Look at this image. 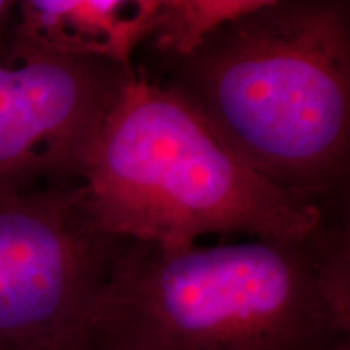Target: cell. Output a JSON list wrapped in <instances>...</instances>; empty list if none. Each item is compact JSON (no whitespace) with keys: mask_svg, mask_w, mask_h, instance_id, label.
I'll list each match as a JSON object with an SVG mask.
<instances>
[{"mask_svg":"<svg viewBox=\"0 0 350 350\" xmlns=\"http://www.w3.org/2000/svg\"><path fill=\"white\" fill-rule=\"evenodd\" d=\"M161 60V85L248 167L319 208L349 201L347 0H261Z\"/></svg>","mask_w":350,"mask_h":350,"instance_id":"obj_1","label":"cell"},{"mask_svg":"<svg viewBox=\"0 0 350 350\" xmlns=\"http://www.w3.org/2000/svg\"><path fill=\"white\" fill-rule=\"evenodd\" d=\"M306 237L172 248L124 240L81 336L93 350H350Z\"/></svg>","mask_w":350,"mask_h":350,"instance_id":"obj_2","label":"cell"},{"mask_svg":"<svg viewBox=\"0 0 350 350\" xmlns=\"http://www.w3.org/2000/svg\"><path fill=\"white\" fill-rule=\"evenodd\" d=\"M109 234L161 247L206 235L297 242L321 209L248 167L143 67L122 88L83 172Z\"/></svg>","mask_w":350,"mask_h":350,"instance_id":"obj_3","label":"cell"},{"mask_svg":"<svg viewBox=\"0 0 350 350\" xmlns=\"http://www.w3.org/2000/svg\"><path fill=\"white\" fill-rule=\"evenodd\" d=\"M124 240L100 226L83 180L0 190V350L80 331Z\"/></svg>","mask_w":350,"mask_h":350,"instance_id":"obj_4","label":"cell"},{"mask_svg":"<svg viewBox=\"0 0 350 350\" xmlns=\"http://www.w3.org/2000/svg\"><path fill=\"white\" fill-rule=\"evenodd\" d=\"M135 65L0 42V190L83 180L91 148Z\"/></svg>","mask_w":350,"mask_h":350,"instance_id":"obj_5","label":"cell"},{"mask_svg":"<svg viewBox=\"0 0 350 350\" xmlns=\"http://www.w3.org/2000/svg\"><path fill=\"white\" fill-rule=\"evenodd\" d=\"M159 0H23L12 33L52 54L130 67L148 41Z\"/></svg>","mask_w":350,"mask_h":350,"instance_id":"obj_6","label":"cell"},{"mask_svg":"<svg viewBox=\"0 0 350 350\" xmlns=\"http://www.w3.org/2000/svg\"><path fill=\"white\" fill-rule=\"evenodd\" d=\"M306 243L323 301L338 331L350 338L349 201L321 208V217Z\"/></svg>","mask_w":350,"mask_h":350,"instance_id":"obj_7","label":"cell"},{"mask_svg":"<svg viewBox=\"0 0 350 350\" xmlns=\"http://www.w3.org/2000/svg\"><path fill=\"white\" fill-rule=\"evenodd\" d=\"M261 0H159L148 47L159 57H182L213 29L260 5Z\"/></svg>","mask_w":350,"mask_h":350,"instance_id":"obj_8","label":"cell"},{"mask_svg":"<svg viewBox=\"0 0 350 350\" xmlns=\"http://www.w3.org/2000/svg\"><path fill=\"white\" fill-rule=\"evenodd\" d=\"M26 350H93L90 347V344L86 342V339L83 338L81 332L77 331L73 334L65 336V338L51 340L47 344L36 345V347L26 349Z\"/></svg>","mask_w":350,"mask_h":350,"instance_id":"obj_9","label":"cell"},{"mask_svg":"<svg viewBox=\"0 0 350 350\" xmlns=\"http://www.w3.org/2000/svg\"><path fill=\"white\" fill-rule=\"evenodd\" d=\"M16 10V2L12 0H0V42L5 39L10 31V21Z\"/></svg>","mask_w":350,"mask_h":350,"instance_id":"obj_10","label":"cell"}]
</instances>
